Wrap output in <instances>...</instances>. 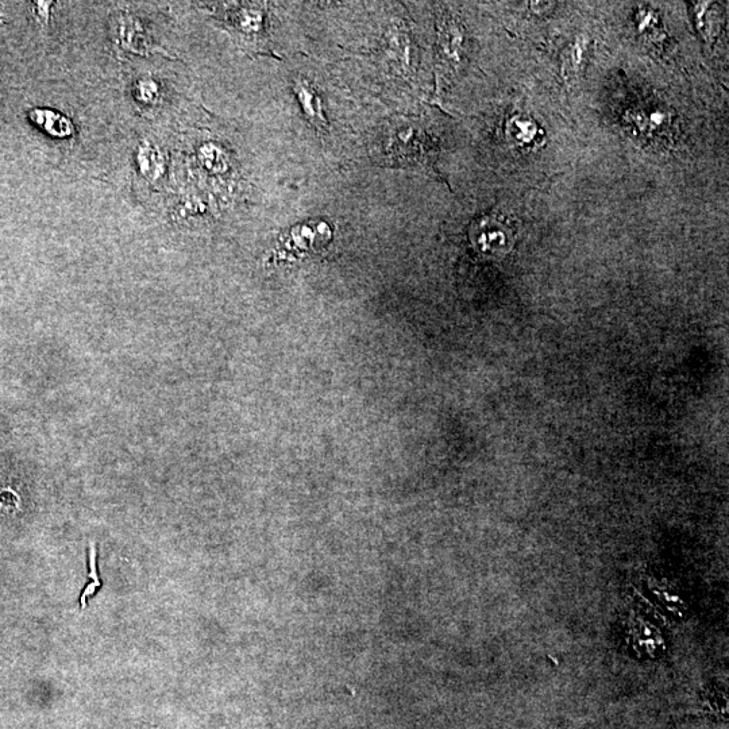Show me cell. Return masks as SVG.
I'll return each instance as SVG.
<instances>
[{
    "instance_id": "6da1fadb",
    "label": "cell",
    "mask_w": 729,
    "mask_h": 729,
    "mask_svg": "<svg viewBox=\"0 0 729 729\" xmlns=\"http://www.w3.org/2000/svg\"><path fill=\"white\" fill-rule=\"evenodd\" d=\"M118 44L123 50L138 54H148L154 50L145 27L137 18L123 15L118 23Z\"/></svg>"
},
{
    "instance_id": "5b68a950",
    "label": "cell",
    "mask_w": 729,
    "mask_h": 729,
    "mask_svg": "<svg viewBox=\"0 0 729 729\" xmlns=\"http://www.w3.org/2000/svg\"><path fill=\"white\" fill-rule=\"evenodd\" d=\"M586 49H588V38L578 37L576 42L563 53L562 75L567 81L574 79L584 67Z\"/></svg>"
},
{
    "instance_id": "ba28073f",
    "label": "cell",
    "mask_w": 729,
    "mask_h": 729,
    "mask_svg": "<svg viewBox=\"0 0 729 729\" xmlns=\"http://www.w3.org/2000/svg\"><path fill=\"white\" fill-rule=\"evenodd\" d=\"M50 6H52V3H42L37 2L36 3V15L40 19H44V21H49V10Z\"/></svg>"
},
{
    "instance_id": "7a4b0ae2",
    "label": "cell",
    "mask_w": 729,
    "mask_h": 729,
    "mask_svg": "<svg viewBox=\"0 0 729 729\" xmlns=\"http://www.w3.org/2000/svg\"><path fill=\"white\" fill-rule=\"evenodd\" d=\"M293 91L299 99L304 115L312 123V126H315L319 131L326 130V117H324L322 103H320L319 96L314 88L306 80H296Z\"/></svg>"
},
{
    "instance_id": "8992f818",
    "label": "cell",
    "mask_w": 729,
    "mask_h": 729,
    "mask_svg": "<svg viewBox=\"0 0 729 729\" xmlns=\"http://www.w3.org/2000/svg\"><path fill=\"white\" fill-rule=\"evenodd\" d=\"M133 92L134 99L138 103L146 104V106H153L161 99L160 83L152 77H141V79L135 81Z\"/></svg>"
},
{
    "instance_id": "3957f363",
    "label": "cell",
    "mask_w": 729,
    "mask_h": 729,
    "mask_svg": "<svg viewBox=\"0 0 729 729\" xmlns=\"http://www.w3.org/2000/svg\"><path fill=\"white\" fill-rule=\"evenodd\" d=\"M29 118L50 137L64 140V138H69L73 134L72 122L65 115L57 113V111L48 110V108H36V110L30 111Z\"/></svg>"
},
{
    "instance_id": "277c9868",
    "label": "cell",
    "mask_w": 729,
    "mask_h": 729,
    "mask_svg": "<svg viewBox=\"0 0 729 729\" xmlns=\"http://www.w3.org/2000/svg\"><path fill=\"white\" fill-rule=\"evenodd\" d=\"M137 165L146 180L157 181L165 172L164 154L152 142H142L137 150Z\"/></svg>"
},
{
    "instance_id": "52a82bcc",
    "label": "cell",
    "mask_w": 729,
    "mask_h": 729,
    "mask_svg": "<svg viewBox=\"0 0 729 729\" xmlns=\"http://www.w3.org/2000/svg\"><path fill=\"white\" fill-rule=\"evenodd\" d=\"M462 34L459 32V29L451 23V25H447L443 27L442 29V54L443 56H446L447 59H457L459 56V48H461L462 44Z\"/></svg>"
}]
</instances>
